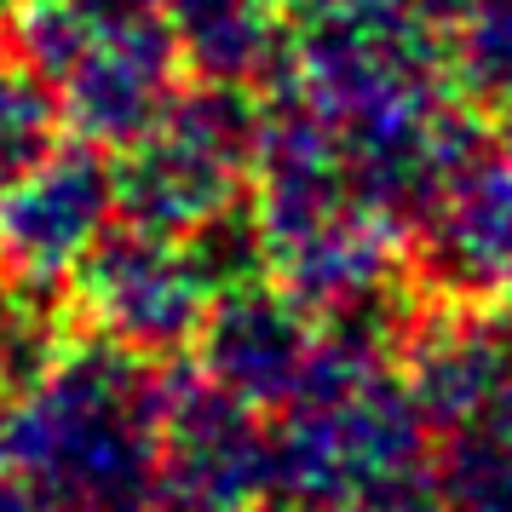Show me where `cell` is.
Segmentation results:
<instances>
[{
	"label": "cell",
	"mask_w": 512,
	"mask_h": 512,
	"mask_svg": "<svg viewBox=\"0 0 512 512\" xmlns=\"http://www.w3.org/2000/svg\"><path fill=\"white\" fill-rule=\"evenodd\" d=\"M0 415H6V386H0Z\"/></svg>",
	"instance_id": "e0dca14e"
},
{
	"label": "cell",
	"mask_w": 512,
	"mask_h": 512,
	"mask_svg": "<svg viewBox=\"0 0 512 512\" xmlns=\"http://www.w3.org/2000/svg\"><path fill=\"white\" fill-rule=\"evenodd\" d=\"M167 363L75 334L6 397L0 461L41 512H110L156 501Z\"/></svg>",
	"instance_id": "6da1fadb"
},
{
	"label": "cell",
	"mask_w": 512,
	"mask_h": 512,
	"mask_svg": "<svg viewBox=\"0 0 512 512\" xmlns=\"http://www.w3.org/2000/svg\"><path fill=\"white\" fill-rule=\"evenodd\" d=\"M0 6H24V0H0Z\"/></svg>",
	"instance_id": "ac0fdd59"
},
{
	"label": "cell",
	"mask_w": 512,
	"mask_h": 512,
	"mask_svg": "<svg viewBox=\"0 0 512 512\" xmlns=\"http://www.w3.org/2000/svg\"><path fill=\"white\" fill-rule=\"evenodd\" d=\"M219 294V271L196 236H167L116 219L70 277V311L81 334H98L150 363L196 351Z\"/></svg>",
	"instance_id": "277c9868"
},
{
	"label": "cell",
	"mask_w": 512,
	"mask_h": 512,
	"mask_svg": "<svg viewBox=\"0 0 512 512\" xmlns=\"http://www.w3.org/2000/svg\"><path fill=\"white\" fill-rule=\"evenodd\" d=\"M0 512H41V507H35V495L6 472V461H0Z\"/></svg>",
	"instance_id": "5bb4252c"
},
{
	"label": "cell",
	"mask_w": 512,
	"mask_h": 512,
	"mask_svg": "<svg viewBox=\"0 0 512 512\" xmlns=\"http://www.w3.org/2000/svg\"><path fill=\"white\" fill-rule=\"evenodd\" d=\"M397 374L432 432L489 415L512 397V300L426 288L397 334Z\"/></svg>",
	"instance_id": "52a82bcc"
},
{
	"label": "cell",
	"mask_w": 512,
	"mask_h": 512,
	"mask_svg": "<svg viewBox=\"0 0 512 512\" xmlns=\"http://www.w3.org/2000/svg\"><path fill=\"white\" fill-rule=\"evenodd\" d=\"M121 219L116 150L58 139L24 179L0 190V271L47 288H70L75 265Z\"/></svg>",
	"instance_id": "8992f818"
},
{
	"label": "cell",
	"mask_w": 512,
	"mask_h": 512,
	"mask_svg": "<svg viewBox=\"0 0 512 512\" xmlns=\"http://www.w3.org/2000/svg\"><path fill=\"white\" fill-rule=\"evenodd\" d=\"M190 81L271 93L288 70V0H162Z\"/></svg>",
	"instance_id": "9c48e42d"
},
{
	"label": "cell",
	"mask_w": 512,
	"mask_h": 512,
	"mask_svg": "<svg viewBox=\"0 0 512 512\" xmlns=\"http://www.w3.org/2000/svg\"><path fill=\"white\" fill-rule=\"evenodd\" d=\"M110 512H167L162 501H144V507H110Z\"/></svg>",
	"instance_id": "9a60e30c"
},
{
	"label": "cell",
	"mask_w": 512,
	"mask_h": 512,
	"mask_svg": "<svg viewBox=\"0 0 512 512\" xmlns=\"http://www.w3.org/2000/svg\"><path fill=\"white\" fill-rule=\"evenodd\" d=\"M409 6H415V12L426 18V24H438L443 35H449V29H455V24L466 18V12L478 6V0H409Z\"/></svg>",
	"instance_id": "4fadbf2b"
},
{
	"label": "cell",
	"mask_w": 512,
	"mask_h": 512,
	"mask_svg": "<svg viewBox=\"0 0 512 512\" xmlns=\"http://www.w3.org/2000/svg\"><path fill=\"white\" fill-rule=\"evenodd\" d=\"M449 87L484 121H512V0H478L443 35Z\"/></svg>",
	"instance_id": "8fae6325"
},
{
	"label": "cell",
	"mask_w": 512,
	"mask_h": 512,
	"mask_svg": "<svg viewBox=\"0 0 512 512\" xmlns=\"http://www.w3.org/2000/svg\"><path fill=\"white\" fill-rule=\"evenodd\" d=\"M75 334L81 328L70 311V288H47V282L0 271V386H6V397L29 386Z\"/></svg>",
	"instance_id": "30bf717a"
},
{
	"label": "cell",
	"mask_w": 512,
	"mask_h": 512,
	"mask_svg": "<svg viewBox=\"0 0 512 512\" xmlns=\"http://www.w3.org/2000/svg\"><path fill=\"white\" fill-rule=\"evenodd\" d=\"M300 6H317V0H288V12H300Z\"/></svg>",
	"instance_id": "2e32d148"
},
{
	"label": "cell",
	"mask_w": 512,
	"mask_h": 512,
	"mask_svg": "<svg viewBox=\"0 0 512 512\" xmlns=\"http://www.w3.org/2000/svg\"><path fill=\"white\" fill-rule=\"evenodd\" d=\"M265 93L248 87H179L173 104L116 150L121 219L167 236H202L254 196V156Z\"/></svg>",
	"instance_id": "3957f363"
},
{
	"label": "cell",
	"mask_w": 512,
	"mask_h": 512,
	"mask_svg": "<svg viewBox=\"0 0 512 512\" xmlns=\"http://www.w3.org/2000/svg\"><path fill=\"white\" fill-rule=\"evenodd\" d=\"M277 87L300 98L334 139H369L455 98L443 29L409 0H317L294 12L288 70Z\"/></svg>",
	"instance_id": "7a4b0ae2"
},
{
	"label": "cell",
	"mask_w": 512,
	"mask_h": 512,
	"mask_svg": "<svg viewBox=\"0 0 512 512\" xmlns=\"http://www.w3.org/2000/svg\"><path fill=\"white\" fill-rule=\"evenodd\" d=\"M156 501L167 512H271V415L202 369H167Z\"/></svg>",
	"instance_id": "5b68a950"
},
{
	"label": "cell",
	"mask_w": 512,
	"mask_h": 512,
	"mask_svg": "<svg viewBox=\"0 0 512 512\" xmlns=\"http://www.w3.org/2000/svg\"><path fill=\"white\" fill-rule=\"evenodd\" d=\"M64 133V110L47 75L0 35V190L24 179Z\"/></svg>",
	"instance_id": "7c38bea8"
},
{
	"label": "cell",
	"mask_w": 512,
	"mask_h": 512,
	"mask_svg": "<svg viewBox=\"0 0 512 512\" xmlns=\"http://www.w3.org/2000/svg\"><path fill=\"white\" fill-rule=\"evenodd\" d=\"M323 334L328 323L294 288H282L271 271H254L213 294L208 323L196 334V369L231 397L277 415L317 369Z\"/></svg>",
	"instance_id": "ba28073f"
}]
</instances>
